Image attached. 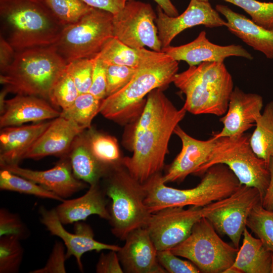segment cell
Wrapping results in <instances>:
<instances>
[{
	"label": "cell",
	"mask_w": 273,
	"mask_h": 273,
	"mask_svg": "<svg viewBox=\"0 0 273 273\" xmlns=\"http://www.w3.org/2000/svg\"><path fill=\"white\" fill-rule=\"evenodd\" d=\"M103 178L102 187L111 200V232L121 240L135 230L146 228L151 213L144 201V185L135 179L122 165L111 169Z\"/></svg>",
	"instance_id": "7"
},
{
	"label": "cell",
	"mask_w": 273,
	"mask_h": 273,
	"mask_svg": "<svg viewBox=\"0 0 273 273\" xmlns=\"http://www.w3.org/2000/svg\"><path fill=\"white\" fill-rule=\"evenodd\" d=\"M137 68L106 64V97L116 93L125 87L135 74Z\"/></svg>",
	"instance_id": "39"
},
{
	"label": "cell",
	"mask_w": 273,
	"mask_h": 273,
	"mask_svg": "<svg viewBox=\"0 0 273 273\" xmlns=\"http://www.w3.org/2000/svg\"><path fill=\"white\" fill-rule=\"evenodd\" d=\"M41 1L64 26L78 21L93 8L83 0Z\"/></svg>",
	"instance_id": "34"
},
{
	"label": "cell",
	"mask_w": 273,
	"mask_h": 273,
	"mask_svg": "<svg viewBox=\"0 0 273 273\" xmlns=\"http://www.w3.org/2000/svg\"><path fill=\"white\" fill-rule=\"evenodd\" d=\"M174 133L180 139L182 148L162 176L165 184L182 182L189 175L196 174L208 160L216 140L213 135L205 141L195 139L178 125L174 129Z\"/></svg>",
	"instance_id": "18"
},
{
	"label": "cell",
	"mask_w": 273,
	"mask_h": 273,
	"mask_svg": "<svg viewBox=\"0 0 273 273\" xmlns=\"http://www.w3.org/2000/svg\"><path fill=\"white\" fill-rule=\"evenodd\" d=\"M106 64L96 55L95 57L92 84L88 92L96 98L103 100L106 97Z\"/></svg>",
	"instance_id": "43"
},
{
	"label": "cell",
	"mask_w": 273,
	"mask_h": 273,
	"mask_svg": "<svg viewBox=\"0 0 273 273\" xmlns=\"http://www.w3.org/2000/svg\"><path fill=\"white\" fill-rule=\"evenodd\" d=\"M74 176L89 186L99 184L110 169L94 156L86 143L84 131L76 136L67 155Z\"/></svg>",
	"instance_id": "27"
},
{
	"label": "cell",
	"mask_w": 273,
	"mask_h": 273,
	"mask_svg": "<svg viewBox=\"0 0 273 273\" xmlns=\"http://www.w3.org/2000/svg\"><path fill=\"white\" fill-rule=\"evenodd\" d=\"M0 189L61 202L64 200L34 181L4 168L0 170Z\"/></svg>",
	"instance_id": "32"
},
{
	"label": "cell",
	"mask_w": 273,
	"mask_h": 273,
	"mask_svg": "<svg viewBox=\"0 0 273 273\" xmlns=\"http://www.w3.org/2000/svg\"><path fill=\"white\" fill-rule=\"evenodd\" d=\"M95 57L82 58L67 64L66 71L73 79L79 94L88 93L92 84Z\"/></svg>",
	"instance_id": "38"
},
{
	"label": "cell",
	"mask_w": 273,
	"mask_h": 273,
	"mask_svg": "<svg viewBox=\"0 0 273 273\" xmlns=\"http://www.w3.org/2000/svg\"><path fill=\"white\" fill-rule=\"evenodd\" d=\"M260 203L261 197L256 189L241 185L231 196L203 207V217L217 232L227 236L234 246L239 249L248 216Z\"/></svg>",
	"instance_id": "11"
},
{
	"label": "cell",
	"mask_w": 273,
	"mask_h": 273,
	"mask_svg": "<svg viewBox=\"0 0 273 273\" xmlns=\"http://www.w3.org/2000/svg\"><path fill=\"white\" fill-rule=\"evenodd\" d=\"M200 1H204V2H209V0H197Z\"/></svg>",
	"instance_id": "50"
},
{
	"label": "cell",
	"mask_w": 273,
	"mask_h": 273,
	"mask_svg": "<svg viewBox=\"0 0 273 273\" xmlns=\"http://www.w3.org/2000/svg\"><path fill=\"white\" fill-rule=\"evenodd\" d=\"M244 10L257 25L273 30V2L257 0H224Z\"/></svg>",
	"instance_id": "36"
},
{
	"label": "cell",
	"mask_w": 273,
	"mask_h": 273,
	"mask_svg": "<svg viewBox=\"0 0 273 273\" xmlns=\"http://www.w3.org/2000/svg\"><path fill=\"white\" fill-rule=\"evenodd\" d=\"M173 83L186 96L183 107L194 115H224L234 88L223 62H205L189 66L175 75Z\"/></svg>",
	"instance_id": "6"
},
{
	"label": "cell",
	"mask_w": 273,
	"mask_h": 273,
	"mask_svg": "<svg viewBox=\"0 0 273 273\" xmlns=\"http://www.w3.org/2000/svg\"><path fill=\"white\" fill-rule=\"evenodd\" d=\"M270 273H273V252L271 253V258L270 266Z\"/></svg>",
	"instance_id": "49"
},
{
	"label": "cell",
	"mask_w": 273,
	"mask_h": 273,
	"mask_svg": "<svg viewBox=\"0 0 273 273\" xmlns=\"http://www.w3.org/2000/svg\"><path fill=\"white\" fill-rule=\"evenodd\" d=\"M113 15L93 8L79 20L64 27L52 44L67 63L97 55L113 35Z\"/></svg>",
	"instance_id": "9"
},
{
	"label": "cell",
	"mask_w": 273,
	"mask_h": 273,
	"mask_svg": "<svg viewBox=\"0 0 273 273\" xmlns=\"http://www.w3.org/2000/svg\"><path fill=\"white\" fill-rule=\"evenodd\" d=\"M20 240L12 235L0 237V272L15 273L19 271L24 250Z\"/></svg>",
	"instance_id": "35"
},
{
	"label": "cell",
	"mask_w": 273,
	"mask_h": 273,
	"mask_svg": "<svg viewBox=\"0 0 273 273\" xmlns=\"http://www.w3.org/2000/svg\"><path fill=\"white\" fill-rule=\"evenodd\" d=\"M117 254L124 271L128 273H166L157 257V250L146 228L131 232Z\"/></svg>",
	"instance_id": "20"
},
{
	"label": "cell",
	"mask_w": 273,
	"mask_h": 273,
	"mask_svg": "<svg viewBox=\"0 0 273 273\" xmlns=\"http://www.w3.org/2000/svg\"><path fill=\"white\" fill-rule=\"evenodd\" d=\"M84 134L90 152L101 164L109 169L122 164L123 158L115 137L92 127L85 130Z\"/></svg>",
	"instance_id": "29"
},
{
	"label": "cell",
	"mask_w": 273,
	"mask_h": 273,
	"mask_svg": "<svg viewBox=\"0 0 273 273\" xmlns=\"http://www.w3.org/2000/svg\"><path fill=\"white\" fill-rule=\"evenodd\" d=\"M51 121L8 126L0 131V165H19Z\"/></svg>",
	"instance_id": "23"
},
{
	"label": "cell",
	"mask_w": 273,
	"mask_h": 273,
	"mask_svg": "<svg viewBox=\"0 0 273 273\" xmlns=\"http://www.w3.org/2000/svg\"><path fill=\"white\" fill-rule=\"evenodd\" d=\"M100 184L91 185L83 196L69 200L64 199L55 209L63 224L83 221L92 215L109 220L108 200Z\"/></svg>",
	"instance_id": "24"
},
{
	"label": "cell",
	"mask_w": 273,
	"mask_h": 273,
	"mask_svg": "<svg viewBox=\"0 0 273 273\" xmlns=\"http://www.w3.org/2000/svg\"><path fill=\"white\" fill-rule=\"evenodd\" d=\"M60 113L44 99L17 95L5 100L1 113L0 127L19 126L29 122H39L58 117Z\"/></svg>",
	"instance_id": "22"
},
{
	"label": "cell",
	"mask_w": 273,
	"mask_h": 273,
	"mask_svg": "<svg viewBox=\"0 0 273 273\" xmlns=\"http://www.w3.org/2000/svg\"><path fill=\"white\" fill-rule=\"evenodd\" d=\"M270 179L268 187L261 200V205L265 209L273 211V157L268 164Z\"/></svg>",
	"instance_id": "47"
},
{
	"label": "cell",
	"mask_w": 273,
	"mask_h": 273,
	"mask_svg": "<svg viewBox=\"0 0 273 273\" xmlns=\"http://www.w3.org/2000/svg\"><path fill=\"white\" fill-rule=\"evenodd\" d=\"M79 95L70 75L65 71L54 86L49 101L54 107L62 110L69 107Z\"/></svg>",
	"instance_id": "37"
},
{
	"label": "cell",
	"mask_w": 273,
	"mask_h": 273,
	"mask_svg": "<svg viewBox=\"0 0 273 273\" xmlns=\"http://www.w3.org/2000/svg\"><path fill=\"white\" fill-rule=\"evenodd\" d=\"M178 70V61L162 51H151L129 83L102 100L100 113L120 125L133 123L145 107V97L155 89L167 87Z\"/></svg>",
	"instance_id": "2"
},
{
	"label": "cell",
	"mask_w": 273,
	"mask_h": 273,
	"mask_svg": "<svg viewBox=\"0 0 273 273\" xmlns=\"http://www.w3.org/2000/svg\"><path fill=\"white\" fill-rule=\"evenodd\" d=\"M1 35L15 52L52 45L64 26L41 0H0Z\"/></svg>",
	"instance_id": "3"
},
{
	"label": "cell",
	"mask_w": 273,
	"mask_h": 273,
	"mask_svg": "<svg viewBox=\"0 0 273 273\" xmlns=\"http://www.w3.org/2000/svg\"><path fill=\"white\" fill-rule=\"evenodd\" d=\"M263 106L261 96L245 93L236 86L231 95L226 112L219 119L223 128L220 131L214 132L213 136L217 139L235 137L245 133L255 126L261 115Z\"/></svg>",
	"instance_id": "16"
},
{
	"label": "cell",
	"mask_w": 273,
	"mask_h": 273,
	"mask_svg": "<svg viewBox=\"0 0 273 273\" xmlns=\"http://www.w3.org/2000/svg\"><path fill=\"white\" fill-rule=\"evenodd\" d=\"M115 251L110 250L108 253H102L96 266L98 273H123V269Z\"/></svg>",
	"instance_id": "44"
},
{
	"label": "cell",
	"mask_w": 273,
	"mask_h": 273,
	"mask_svg": "<svg viewBox=\"0 0 273 273\" xmlns=\"http://www.w3.org/2000/svg\"><path fill=\"white\" fill-rule=\"evenodd\" d=\"M195 187L178 189L167 187L161 173L143 184L146 192L145 204L151 213L171 207H204L233 194L241 185L225 165H214L204 173Z\"/></svg>",
	"instance_id": "4"
},
{
	"label": "cell",
	"mask_w": 273,
	"mask_h": 273,
	"mask_svg": "<svg viewBox=\"0 0 273 273\" xmlns=\"http://www.w3.org/2000/svg\"><path fill=\"white\" fill-rule=\"evenodd\" d=\"M16 52L10 44L0 35V71L4 72L12 63Z\"/></svg>",
	"instance_id": "46"
},
{
	"label": "cell",
	"mask_w": 273,
	"mask_h": 273,
	"mask_svg": "<svg viewBox=\"0 0 273 273\" xmlns=\"http://www.w3.org/2000/svg\"><path fill=\"white\" fill-rule=\"evenodd\" d=\"M203 207H171L152 213L147 229L157 251L171 249L185 240L203 217Z\"/></svg>",
	"instance_id": "13"
},
{
	"label": "cell",
	"mask_w": 273,
	"mask_h": 273,
	"mask_svg": "<svg viewBox=\"0 0 273 273\" xmlns=\"http://www.w3.org/2000/svg\"><path fill=\"white\" fill-rule=\"evenodd\" d=\"M0 166L1 168L31 180L64 199L87 187L86 183L74 176L68 156L61 158L54 167L46 170H34L19 165Z\"/></svg>",
	"instance_id": "19"
},
{
	"label": "cell",
	"mask_w": 273,
	"mask_h": 273,
	"mask_svg": "<svg viewBox=\"0 0 273 273\" xmlns=\"http://www.w3.org/2000/svg\"><path fill=\"white\" fill-rule=\"evenodd\" d=\"M65 245L61 242L56 241L50 256L45 264L41 268L30 271V273H65V265L66 253Z\"/></svg>",
	"instance_id": "42"
},
{
	"label": "cell",
	"mask_w": 273,
	"mask_h": 273,
	"mask_svg": "<svg viewBox=\"0 0 273 273\" xmlns=\"http://www.w3.org/2000/svg\"><path fill=\"white\" fill-rule=\"evenodd\" d=\"M157 259L160 265L169 273H198L199 269L190 261L181 259L170 249L157 251Z\"/></svg>",
	"instance_id": "41"
},
{
	"label": "cell",
	"mask_w": 273,
	"mask_h": 273,
	"mask_svg": "<svg viewBox=\"0 0 273 273\" xmlns=\"http://www.w3.org/2000/svg\"><path fill=\"white\" fill-rule=\"evenodd\" d=\"M255 126L250 136L251 147L255 154L268 164L273 157V101L266 105Z\"/></svg>",
	"instance_id": "30"
},
{
	"label": "cell",
	"mask_w": 273,
	"mask_h": 273,
	"mask_svg": "<svg viewBox=\"0 0 273 273\" xmlns=\"http://www.w3.org/2000/svg\"><path fill=\"white\" fill-rule=\"evenodd\" d=\"M67 64L52 45L26 49L16 52L12 63L1 73L0 82L9 93L49 101Z\"/></svg>",
	"instance_id": "5"
},
{
	"label": "cell",
	"mask_w": 273,
	"mask_h": 273,
	"mask_svg": "<svg viewBox=\"0 0 273 273\" xmlns=\"http://www.w3.org/2000/svg\"><path fill=\"white\" fill-rule=\"evenodd\" d=\"M157 14L150 4L132 0L113 15V35L135 49L147 47L161 52L162 47L155 23Z\"/></svg>",
	"instance_id": "12"
},
{
	"label": "cell",
	"mask_w": 273,
	"mask_h": 273,
	"mask_svg": "<svg viewBox=\"0 0 273 273\" xmlns=\"http://www.w3.org/2000/svg\"><path fill=\"white\" fill-rule=\"evenodd\" d=\"M177 256L188 259L205 273H224L234 263L239 249L223 241L204 217L193 226L189 236L173 247Z\"/></svg>",
	"instance_id": "10"
},
{
	"label": "cell",
	"mask_w": 273,
	"mask_h": 273,
	"mask_svg": "<svg viewBox=\"0 0 273 273\" xmlns=\"http://www.w3.org/2000/svg\"><path fill=\"white\" fill-rule=\"evenodd\" d=\"M246 226L267 249L273 252V211L264 208L261 203L257 204L248 216Z\"/></svg>",
	"instance_id": "33"
},
{
	"label": "cell",
	"mask_w": 273,
	"mask_h": 273,
	"mask_svg": "<svg viewBox=\"0 0 273 273\" xmlns=\"http://www.w3.org/2000/svg\"><path fill=\"white\" fill-rule=\"evenodd\" d=\"M85 130L73 121L61 116L57 117L51 121L24 159L38 160L50 155L61 158L66 157L76 136Z\"/></svg>",
	"instance_id": "21"
},
{
	"label": "cell",
	"mask_w": 273,
	"mask_h": 273,
	"mask_svg": "<svg viewBox=\"0 0 273 273\" xmlns=\"http://www.w3.org/2000/svg\"><path fill=\"white\" fill-rule=\"evenodd\" d=\"M29 235L28 229L18 214L4 208L0 209V237L12 235L21 240L26 239Z\"/></svg>",
	"instance_id": "40"
},
{
	"label": "cell",
	"mask_w": 273,
	"mask_h": 273,
	"mask_svg": "<svg viewBox=\"0 0 273 273\" xmlns=\"http://www.w3.org/2000/svg\"><path fill=\"white\" fill-rule=\"evenodd\" d=\"M155 23L162 49L185 29L198 25L209 28L226 26V21L220 16L209 2L191 0L187 8L180 15L172 17L157 6Z\"/></svg>",
	"instance_id": "14"
},
{
	"label": "cell",
	"mask_w": 273,
	"mask_h": 273,
	"mask_svg": "<svg viewBox=\"0 0 273 273\" xmlns=\"http://www.w3.org/2000/svg\"><path fill=\"white\" fill-rule=\"evenodd\" d=\"M41 222L52 235L62 239L66 247V259L74 256L80 271L83 270L81 257L86 252L102 250L118 251L121 247L99 242L94 238L93 229L82 221L74 223V233H70L65 229L59 219L55 209H48L41 206L39 209Z\"/></svg>",
	"instance_id": "15"
},
{
	"label": "cell",
	"mask_w": 273,
	"mask_h": 273,
	"mask_svg": "<svg viewBox=\"0 0 273 273\" xmlns=\"http://www.w3.org/2000/svg\"><path fill=\"white\" fill-rule=\"evenodd\" d=\"M243 236V243L234 263L224 273H270L272 252L246 228Z\"/></svg>",
	"instance_id": "26"
},
{
	"label": "cell",
	"mask_w": 273,
	"mask_h": 273,
	"mask_svg": "<svg viewBox=\"0 0 273 273\" xmlns=\"http://www.w3.org/2000/svg\"><path fill=\"white\" fill-rule=\"evenodd\" d=\"M215 10L226 20L228 30L254 50L273 59V30L265 29L228 6L217 5Z\"/></svg>",
	"instance_id": "25"
},
{
	"label": "cell",
	"mask_w": 273,
	"mask_h": 273,
	"mask_svg": "<svg viewBox=\"0 0 273 273\" xmlns=\"http://www.w3.org/2000/svg\"><path fill=\"white\" fill-rule=\"evenodd\" d=\"M102 101L89 92L79 94L69 107L61 111L60 116L89 129L93 119L100 113Z\"/></svg>",
	"instance_id": "31"
},
{
	"label": "cell",
	"mask_w": 273,
	"mask_h": 273,
	"mask_svg": "<svg viewBox=\"0 0 273 273\" xmlns=\"http://www.w3.org/2000/svg\"><path fill=\"white\" fill-rule=\"evenodd\" d=\"M161 51L176 61L186 62L189 66H196L205 62H223L231 56L240 57L248 60L253 57L241 45L219 46L210 42L204 31H201L192 41L179 46L162 48Z\"/></svg>",
	"instance_id": "17"
},
{
	"label": "cell",
	"mask_w": 273,
	"mask_h": 273,
	"mask_svg": "<svg viewBox=\"0 0 273 273\" xmlns=\"http://www.w3.org/2000/svg\"><path fill=\"white\" fill-rule=\"evenodd\" d=\"M151 52L145 48L135 49L129 47L113 36L107 41L97 56L108 64L137 68Z\"/></svg>",
	"instance_id": "28"
},
{
	"label": "cell",
	"mask_w": 273,
	"mask_h": 273,
	"mask_svg": "<svg viewBox=\"0 0 273 273\" xmlns=\"http://www.w3.org/2000/svg\"><path fill=\"white\" fill-rule=\"evenodd\" d=\"M167 15L175 17L178 12L170 0H154Z\"/></svg>",
	"instance_id": "48"
},
{
	"label": "cell",
	"mask_w": 273,
	"mask_h": 273,
	"mask_svg": "<svg viewBox=\"0 0 273 273\" xmlns=\"http://www.w3.org/2000/svg\"><path fill=\"white\" fill-rule=\"evenodd\" d=\"M249 134L216 138L215 145L206 163L196 175L204 174L216 164L226 165L241 185L256 189L262 199L268 187L270 174L268 164L253 151Z\"/></svg>",
	"instance_id": "8"
},
{
	"label": "cell",
	"mask_w": 273,
	"mask_h": 273,
	"mask_svg": "<svg viewBox=\"0 0 273 273\" xmlns=\"http://www.w3.org/2000/svg\"><path fill=\"white\" fill-rule=\"evenodd\" d=\"M88 6L109 12L113 15L118 13L126 4L132 0H83Z\"/></svg>",
	"instance_id": "45"
},
{
	"label": "cell",
	"mask_w": 273,
	"mask_h": 273,
	"mask_svg": "<svg viewBox=\"0 0 273 273\" xmlns=\"http://www.w3.org/2000/svg\"><path fill=\"white\" fill-rule=\"evenodd\" d=\"M163 89H155L147 95L145 107L126 137L132 155L123 158L122 164L142 184L161 173L171 136L187 112L183 107H175Z\"/></svg>",
	"instance_id": "1"
}]
</instances>
